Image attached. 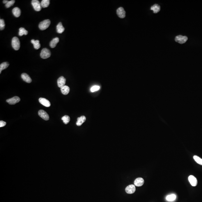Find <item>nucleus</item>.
Wrapping results in <instances>:
<instances>
[{"instance_id": "nucleus-27", "label": "nucleus", "mask_w": 202, "mask_h": 202, "mask_svg": "<svg viewBox=\"0 0 202 202\" xmlns=\"http://www.w3.org/2000/svg\"><path fill=\"white\" fill-rule=\"evenodd\" d=\"M193 158L196 163L200 165H202V159L201 158L196 155H194L193 156Z\"/></svg>"}, {"instance_id": "nucleus-8", "label": "nucleus", "mask_w": 202, "mask_h": 202, "mask_svg": "<svg viewBox=\"0 0 202 202\" xmlns=\"http://www.w3.org/2000/svg\"><path fill=\"white\" fill-rule=\"evenodd\" d=\"M117 14L118 16L121 18H123L125 17V12L123 8L119 7L117 10Z\"/></svg>"}, {"instance_id": "nucleus-18", "label": "nucleus", "mask_w": 202, "mask_h": 202, "mask_svg": "<svg viewBox=\"0 0 202 202\" xmlns=\"http://www.w3.org/2000/svg\"><path fill=\"white\" fill-rule=\"evenodd\" d=\"M160 6L159 5L156 4H154V5L152 6L150 8V9L152 10L154 12V13L155 14L158 12L160 11Z\"/></svg>"}, {"instance_id": "nucleus-10", "label": "nucleus", "mask_w": 202, "mask_h": 202, "mask_svg": "<svg viewBox=\"0 0 202 202\" xmlns=\"http://www.w3.org/2000/svg\"><path fill=\"white\" fill-rule=\"evenodd\" d=\"M188 180L191 185L193 186H196L197 185L198 181L197 179L193 175H190L188 177Z\"/></svg>"}, {"instance_id": "nucleus-16", "label": "nucleus", "mask_w": 202, "mask_h": 202, "mask_svg": "<svg viewBox=\"0 0 202 202\" xmlns=\"http://www.w3.org/2000/svg\"><path fill=\"white\" fill-rule=\"evenodd\" d=\"M12 13L16 17H19L21 14V10L18 7L14 8L12 9Z\"/></svg>"}, {"instance_id": "nucleus-26", "label": "nucleus", "mask_w": 202, "mask_h": 202, "mask_svg": "<svg viewBox=\"0 0 202 202\" xmlns=\"http://www.w3.org/2000/svg\"><path fill=\"white\" fill-rule=\"evenodd\" d=\"M176 196L174 194L168 195L166 197V200L169 201H172L176 199Z\"/></svg>"}, {"instance_id": "nucleus-19", "label": "nucleus", "mask_w": 202, "mask_h": 202, "mask_svg": "<svg viewBox=\"0 0 202 202\" xmlns=\"http://www.w3.org/2000/svg\"><path fill=\"white\" fill-rule=\"evenodd\" d=\"M64 28L62 24V23L60 22L58 23V24L57 25V32L58 33H62L64 31Z\"/></svg>"}, {"instance_id": "nucleus-11", "label": "nucleus", "mask_w": 202, "mask_h": 202, "mask_svg": "<svg viewBox=\"0 0 202 202\" xmlns=\"http://www.w3.org/2000/svg\"><path fill=\"white\" fill-rule=\"evenodd\" d=\"M39 102L41 104L45 107H49L51 106V103L46 99L44 98H40L39 99Z\"/></svg>"}, {"instance_id": "nucleus-22", "label": "nucleus", "mask_w": 202, "mask_h": 202, "mask_svg": "<svg viewBox=\"0 0 202 202\" xmlns=\"http://www.w3.org/2000/svg\"><path fill=\"white\" fill-rule=\"evenodd\" d=\"M9 64L8 63L3 62L0 65V73H1L2 70L5 69H7L9 66Z\"/></svg>"}, {"instance_id": "nucleus-9", "label": "nucleus", "mask_w": 202, "mask_h": 202, "mask_svg": "<svg viewBox=\"0 0 202 202\" xmlns=\"http://www.w3.org/2000/svg\"><path fill=\"white\" fill-rule=\"evenodd\" d=\"M136 191V187L133 184L129 185L125 188V191L128 194L134 193Z\"/></svg>"}, {"instance_id": "nucleus-17", "label": "nucleus", "mask_w": 202, "mask_h": 202, "mask_svg": "<svg viewBox=\"0 0 202 202\" xmlns=\"http://www.w3.org/2000/svg\"><path fill=\"white\" fill-rule=\"evenodd\" d=\"M59 42V39L58 37L54 38L50 42V47L52 48H55Z\"/></svg>"}, {"instance_id": "nucleus-25", "label": "nucleus", "mask_w": 202, "mask_h": 202, "mask_svg": "<svg viewBox=\"0 0 202 202\" xmlns=\"http://www.w3.org/2000/svg\"><path fill=\"white\" fill-rule=\"evenodd\" d=\"M62 119L63 120L64 124H67L70 121V118L69 116L65 115L62 118Z\"/></svg>"}, {"instance_id": "nucleus-6", "label": "nucleus", "mask_w": 202, "mask_h": 202, "mask_svg": "<svg viewBox=\"0 0 202 202\" xmlns=\"http://www.w3.org/2000/svg\"><path fill=\"white\" fill-rule=\"evenodd\" d=\"M20 99L18 97L15 96L7 100V102L11 105H14L20 101Z\"/></svg>"}, {"instance_id": "nucleus-24", "label": "nucleus", "mask_w": 202, "mask_h": 202, "mask_svg": "<svg viewBox=\"0 0 202 202\" xmlns=\"http://www.w3.org/2000/svg\"><path fill=\"white\" fill-rule=\"evenodd\" d=\"M42 7L44 8L48 7L50 3L49 0H43L41 2Z\"/></svg>"}, {"instance_id": "nucleus-7", "label": "nucleus", "mask_w": 202, "mask_h": 202, "mask_svg": "<svg viewBox=\"0 0 202 202\" xmlns=\"http://www.w3.org/2000/svg\"><path fill=\"white\" fill-rule=\"evenodd\" d=\"M38 115L40 117L45 120L49 119V116L46 112L43 110H40L38 112Z\"/></svg>"}, {"instance_id": "nucleus-23", "label": "nucleus", "mask_w": 202, "mask_h": 202, "mask_svg": "<svg viewBox=\"0 0 202 202\" xmlns=\"http://www.w3.org/2000/svg\"><path fill=\"white\" fill-rule=\"evenodd\" d=\"M28 32L24 28H19V35L20 37L23 36L24 35H28Z\"/></svg>"}, {"instance_id": "nucleus-12", "label": "nucleus", "mask_w": 202, "mask_h": 202, "mask_svg": "<svg viewBox=\"0 0 202 202\" xmlns=\"http://www.w3.org/2000/svg\"><path fill=\"white\" fill-rule=\"evenodd\" d=\"M65 82H66V79L63 76H61L57 80L58 87L59 88H62L63 87H64V86H65Z\"/></svg>"}, {"instance_id": "nucleus-28", "label": "nucleus", "mask_w": 202, "mask_h": 202, "mask_svg": "<svg viewBox=\"0 0 202 202\" xmlns=\"http://www.w3.org/2000/svg\"><path fill=\"white\" fill-rule=\"evenodd\" d=\"M100 89V87L99 86H93V87H92L91 88V92H96V91L99 90Z\"/></svg>"}, {"instance_id": "nucleus-5", "label": "nucleus", "mask_w": 202, "mask_h": 202, "mask_svg": "<svg viewBox=\"0 0 202 202\" xmlns=\"http://www.w3.org/2000/svg\"><path fill=\"white\" fill-rule=\"evenodd\" d=\"M188 38L186 36H183L181 35H179L176 37L175 39V42L180 44H183L185 43L188 40Z\"/></svg>"}, {"instance_id": "nucleus-31", "label": "nucleus", "mask_w": 202, "mask_h": 202, "mask_svg": "<svg viewBox=\"0 0 202 202\" xmlns=\"http://www.w3.org/2000/svg\"><path fill=\"white\" fill-rule=\"evenodd\" d=\"M6 122H5L4 121L1 120L0 121V127H3L4 126H5L6 125Z\"/></svg>"}, {"instance_id": "nucleus-15", "label": "nucleus", "mask_w": 202, "mask_h": 202, "mask_svg": "<svg viewBox=\"0 0 202 202\" xmlns=\"http://www.w3.org/2000/svg\"><path fill=\"white\" fill-rule=\"evenodd\" d=\"M86 120V118L84 116H82L80 117L77 118V121L76 122V124L77 126H80L84 123Z\"/></svg>"}, {"instance_id": "nucleus-29", "label": "nucleus", "mask_w": 202, "mask_h": 202, "mask_svg": "<svg viewBox=\"0 0 202 202\" xmlns=\"http://www.w3.org/2000/svg\"><path fill=\"white\" fill-rule=\"evenodd\" d=\"M15 2V0H11V1H9L7 4L5 5V7L7 8H9L10 7H11V6H13V5H14V3Z\"/></svg>"}, {"instance_id": "nucleus-21", "label": "nucleus", "mask_w": 202, "mask_h": 202, "mask_svg": "<svg viewBox=\"0 0 202 202\" xmlns=\"http://www.w3.org/2000/svg\"><path fill=\"white\" fill-rule=\"evenodd\" d=\"M31 42L33 45L34 48L35 49H38L40 47V44L39 43V40H35L34 39H32L31 40Z\"/></svg>"}, {"instance_id": "nucleus-32", "label": "nucleus", "mask_w": 202, "mask_h": 202, "mask_svg": "<svg viewBox=\"0 0 202 202\" xmlns=\"http://www.w3.org/2000/svg\"><path fill=\"white\" fill-rule=\"evenodd\" d=\"M8 2H9V1L7 0H4L3 1V3L6 4Z\"/></svg>"}, {"instance_id": "nucleus-20", "label": "nucleus", "mask_w": 202, "mask_h": 202, "mask_svg": "<svg viewBox=\"0 0 202 202\" xmlns=\"http://www.w3.org/2000/svg\"><path fill=\"white\" fill-rule=\"evenodd\" d=\"M61 90L63 94L66 95L69 92L70 88L67 86L65 85L62 88H61Z\"/></svg>"}, {"instance_id": "nucleus-30", "label": "nucleus", "mask_w": 202, "mask_h": 202, "mask_svg": "<svg viewBox=\"0 0 202 202\" xmlns=\"http://www.w3.org/2000/svg\"><path fill=\"white\" fill-rule=\"evenodd\" d=\"M5 21L3 19H0V30H3L5 28Z\"/></svg>"}, {"instance_id": "nucleus-2", "label": "nucleus", "mask_w": 202, "mask_h": 202, "mask_svg": "<svg viewBox=\"0 0 202 202\" xmlns=\"http://www.w3.org/2000/svg\"><path fill=\"white\" fill-rule=\"evenodd\" d=\"M12 45L15 50H18L20 47V43L19 39L17 37H14L12 40Z\"/></svg>"}, {"instance_id": "nucleus-14", "label": "nucleus", "mask_w": 202, "mask_h": 202, "mask_svg": "<svg viewBox=\"0 0 202 202\" xmlns=\"http://www.w3.org/2000/svg\"><path fill=\"white\" fill-rule=\"evenodd\" d=\"M144 184V179L141 177L136 179L134 182V185L138 187L141 186Z\"/></svg>"}, {"instance_id": "nucleus-13", "label": "nucleus", "mask_w": 202, "mask_h": 202, "mask_svg": "<svg viewBox=\"0 0 202 202\" xmlns=\"http://www.w3.org/2000/svg\"><path fill=\"white\" fill-rule=\"evenodd\" d=\"M21 78L24 81L28 83H30L32 81V79L28 74L26 73H23L21 74Z\"/></svg>"}, {"instance_id": "nucleus-1", "label": "nucleus", "mask_w": 202, "mask_h": 202, "mask_svg": "<svg viewBox=\"0 0 202 202\" xmlns=\"http://www.w3.org/2000/svg\"><path fill=\"white\" fill-rule=\"evenodd\" d=\"M51 21L49 19H45L40 23L39 25V28L42 30H46L49 27Z\"/></svg>"}, {"instance_id": "nucleus-3", "label": "nucleus", "mask_w": 202, "mask_h": 202, "mask_svg": "<svg viewBox=\"0 0 202 202\" xmlns=\"http://www.w3.org/2000/svg\"><path fill=\"white\" fill-rule=\"evenodd\" d=\"M51 53L48 49L44 48L42 50L40 53V57L43 59H46L51 56Z\"/></svg>"}, {"instance_id": "nucleus-4", "label": "nucleus", "mask_w": 202, "mask_h": 202, "mask_svg": "<svg viewBox=\"0 0 202 202\" xmlns=\"http://www.w3.org/2000/svg\"><path fill=\"white\" fill-rule=\"evenodd\" d=\"M32 4L34 9L37 11H39L42 9L41 3L38 0H33L32 1Z\"/></svg>"}]
</instances>
